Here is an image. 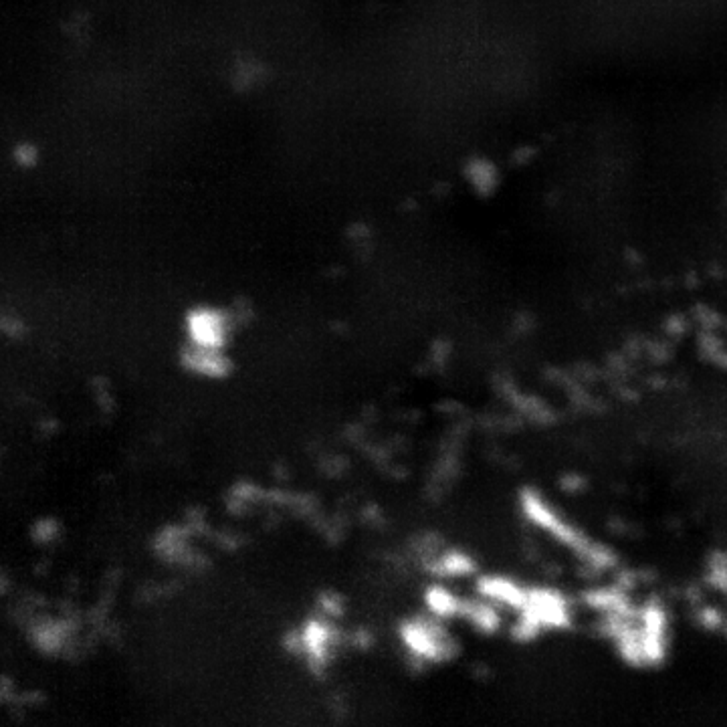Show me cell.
I'll return each instance as SVG.
<instances>
[{"label":"cell","mask_w":727,"mask_h":727,"mask_svg":"<svg viewBox=\"0 0 727 727\" xmlns=\"http://www.w3.org/2000/svg\"><path fill=\"white\" fill-rule=\"evenodd\" d=\"M186 330L192 344L225 348L229 338V320L219 309L196 307L188 314Z\"/></svg>","instance_id":"cell-1"},{"label":"cell","mask_w":727,"mask_h":727,"mask_svg":"<svg viewBox=\"0 0 727 727\" xmlns=\"http://www.w3.org/2000/svg\"><path fill=\"white\" fill-rule=\"evenodd\" d=\"M182 360L186 368L209 378H219L229 372V358L225 356L223 348H209L190 342V346L184 350Z\"/></svg>","instance_id":"cell-2"}]
</instances>
